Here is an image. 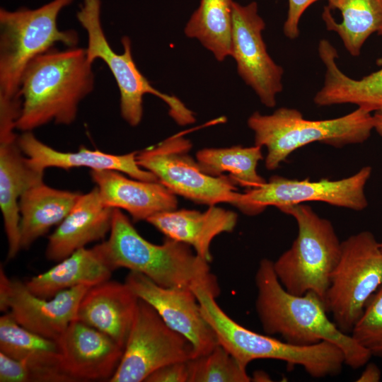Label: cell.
<instances>
[{"instance_id":"cell-38","label":"cell","mask_w":382,"mask_h":382,"mask_svg":"<svg viewBox=\"0 0 382 382\" xmlns=\"http://www.w3.org/2000/svg\"><path fill=\"white\" fill-rule=\"evenodd\" d=\"M380 247H381V249L382 250V241L380 243Z\"/></svg>"},{"instance_id":"cell-12","label":"cell","mask_w":382,"mask_h":382,"mask_svg":"<svg viewBox=\"0 0 382 382\" xmlns=\"http://www.w3.org/2000/svg\"><path fill=\"white\" fill-rule=\"evenodd\" d=\"M371 171L370 166H365L351 176L336 180L311 181L274 175L260 187L242 193L239 210L247 215H255L267 206L278 209L286 205L318 201L361 211L368 205L364 188Z\"/></svg>"},{"instance_id":"cell-3","label":"cell","mask_w":382,"mask_h":382,"mask_svg":"<svg viewBox=\"0 0 382 382\" xmlns=\"http://www.w3.org/2000/svg\"><path fill=\"white\" fill-rule=\"evenodd\" d=\"M115 270L141 273L163 287L204 286L220 294L217 279L207 261L191 246L166 238L161 245L143 238L121 209H113L110 236L103 241Z\"/></svg>"},{"instance_id":"cell-16","label":"cell","mask_w":382,"mask_h":382,"mask_svg":"<svg viewBox=\"0 0 382 382\" xmlns=\"http://www.w3.org/2000/svg\"><path fill=\"white\" fill-rule=\"evenodd\" d=\"M57 342L62 368L71 381H110L124 349L108 335L76 319Z\"/></svg>"},{"instance_id":"cell-31","label":"cell","mask_w":382,"mask_h":382,"mask_svg":"<svg viewBox=\"0 0 382 382\" xmlns=\"http://www.w3.org/2000/svg\"><path fill=\"white\" fill-rule=\"evenodd\" d=\"M350 335L371 356L382 357V284L368 300Z\"/></svg>"},{"instance_id":"cell-32","label":"cell","mask_w":382,"mask_h":382,"mask_svg":"<svg viewBox=\"0 0 382 382\" xmlns=\"http://www.w3.org/2000/svg\"><path fill=\"white\" fill-rule=\"evenodd\" d=\"M1 382H33L31 369L25 362L0 352Z\"/></svg>"},{"instance_id":"cell-35","label":"cell","mask_w":382,"mask_h":382,"mask_svg":"<svg viewBox=\"0 0 382 382\" xmlns=\"http://www.w3.org/2000/svg\"><path fill=\"white\" fill-rule=\"evenodd\" d=\"M381 376L379 368L374 364H368L357 378L358 382H378Z\"/></svg>"},{"instance_id":"cell-30","label":"cell","mask_w":382,"mask_h":382,"mask_svg":"<svg viewBox=\"0 0 382 382\" xmlns=\"http://www.w3.org/2000/svg\"><path fill=\"white\" fill-rule=\"evenodd\" d=\"M188 382H250L246 369L221 345L187 361Z\"/></svg>"},{"instance_id":"cell-34","label":"cell","mask_w":382,"mask_h":382,"mask_svg":"<svg viewBox=\"0 0 382 382\" xmlns=\"http://www.w3.org/2000/svg\"><path fill=\"white\" fill-rule=\"evenodd\" d=\"M318 0H289L287 16L283 26L286 37L294 40L299 35V21L304 11Z\"/></svg>"},{"instance_id":"cell-25","label":"cell","mask_w":382,"mask_h":382,"mask_svg":"<svg viewBox=\"0 0 382 382\" xmlns=\"http://www.w3.org/2000/svg\"><path fill=\"white\" fill-rule=\"evenodd\" d=\"M318 54L325 74L323 87L313 98L316 105L350 103L370 112L382 110V69L361 79H354L337 65V52L328 40L320 41Z\"/></svg>"},{"instance_id":"cell-27","label":"cell","mask_w":382,"mask_h":382,"mask_svg":"<svg viewBox=\"0 0 382 382\" xmlns=\"http://www.w3.org/2000/svg\"><path fill=\"white\" fill-rule=\"evenodd\" d=\"M322 18L335 32L348 52L359 56L373 33L382 35V0H328Z\"/></svg>"},{"instance_id":"cell-18","label":"cell","mask_w":382,"mask_h":382,"mask_svg":"<svg viewBox=\"0 0 382 382\" xmlns=\"http://www.w3.org/2000/svg\"><path fill=\"white\" fill-rule=\"evenodd\" d=\"M139 299L125 282L109 279L86 291L79 305L76 320L105 333L124 348Z\"/></svg>"},{"instance_id":"cell-10","label":"cell","mask_w":382,"mask_h":382,"mask_svg":"<svg viewBox=\"0 0 382 382\" xmlns=\"http://www.w3.org/2000/svg\"><path fill=\"white\" fill-rule=\"evenodd\" d=\"M183 132L155 146L137 151V161L144 169L151 172L158 181L175 195L195 203L216 205L228 203L240 207L242 193L226 175L212 176L204 173L189 152L190 140Z\"/></svg>"},{"instance_id":"cell-15","label":"cell","mask_w":382,"mask_h":382,"mask_svg":"<svg viewBox=\"0 0 382 382\" xmlns=\"http://www.w3.org/2000/svg\"><path fill=\"white\" fill-rule=\"evenodd\" d=\"M125 283L139 299L150 304L171 329L192 343L195 357L208 354L219 345L190 288L163 287L132 271L128 273Z\"/></svg>"},{"instance_id":"cell-17","label":"cell","mask_w":382,"mask_h":382,"mask_svg":"<svg viewBox=\"0 0 382 382\" xmlns=\"http://www.w3.org/2000/svg\"><path fill=\"white\" fill-rule=\"evenodd\" d=\"M90 174L103 202L126 211L134 221L177 208L175 195L158 181L128 178L113 170H91Z\"/></svg>"},{"instance_id":"cell-13","label":"cell","mask_w":382,"mask_h":382,"mask_svg":"<svg viewBox=\"0 0 382 382\" xmlns=\"http://www.w3.org/2000/svg\"><path fill=\"white\" fill-rule=\"evenodd\" d=\"M265 23L258 14L257 4L241 5L232 9V54L237 71L245 83L268 108L276 105V97L283 90V68L269 55L262 33Z\"/></svg>"},{"instance_id":"cell-11","label":"cell","mask_w":382,"mask_h":382,"mask_svg":"<svg viewBox=\"0 0 382 382\" xmlns=\"http://www.w3.org/2000/svg\"><path fill=\"white\" fill-rule=\"evenodd\" d=\"M195 357L192 343L139 299L119 365L109 381L141 382L158 369Z\"/></svg>"},{"instance_id":"cell-29","label":"cell","mask_w":382,"mask_h":382,"mask_svg":"<svg viewBox=\"0 0 382 382\" xmlns=\"http://www.w3.org/2000/svg\"><path fill=\"white\" fill-rule=\"evenodd\" d=\"M263 158L262 147L240 145L226 148H205L197 151L196 160L202 170L212 176H228L236 184L248 189L260 187L266 180L257 172Z\"/></svg>"},{"instance_id":"cell-28","label":"cell","mask_w":382,"mask_h":382,"mask_svg":"<svg viewBox=\"0 0 382 382\" xmlns=\"http://www.w3.org/2000/svg\"><path fill=\"white\" fill-rule=\"evenodd\" d=\"M233 0H200L185 27L187 37L197 39L222 62L232 54Z\"/></svg>"},{"instance_id":"cell-7","label":"cell","mask_w":382,"mask_h":382,"mask_svg":"<svg viewBox=\"0 0 382 382\" xmlns=\"http://www.w3.org/2000/svg\"><path fill=\"white\" fill-rule=\"evenodd\" d=\"M293 216L298 234L291 246L273 262L274 272L291 294L313 291L325 301L331 274L341 253V243L332 223L308 205L290 204L278 208Z\"/></svg>"},{"instance_id":"cell-19","label":"cell","mask_w":382,"mask_h":382,"mask_svg":"<svg viewBox=\"0 0 382 382\" xmlns=\"http://www.w3.org/2000/svg\"><path fill=\"white\" fill-rule=\"evenodd\" d=\"M113 208L106 206L95 187L81 194L78 201L49 236L45 251L47 260L59 262L110 232Z\"/></svg>"},{"instance_id":"cell-24","label":"cell","mask_w":382,"mask_h":382,"mask_svg":"<svg viewBox=\"0 0 382 382\" xmlns=\"http://www.w3.org/2000/svg\"><path fill=\"white\" fill-rule=\"evenodd\" d=\"M0 352L27 364L35 382L71 381L62 368L58 342L23 327L10 312L0 318Z\"/></svg>"},{"instance_id":"cell-20","label":"cell","mask_w":382,"mask_h":382,"mask_svg":"<svg viewBox=\"0 0 382 382\" xmlns=\"http://www.w3.org/2000/svg\"><path fill=\"white\" fill-rule=\"evenodd\" d=\"M18 144L30 163L42 172L52 167L65 170L86 167L91 170H117L140 180L158 181L155 175L138 164L137 151L115 155L81 146L75 152H63L40 141L31 132L18 136Z\"/></svg>"},{"instance_id":"cell-36","label":"cell","mask_w":382,"mask_h":382,"mask_svg":"<svg viewBox=\"0 0 382 382\" xmlns=\"http://www.w3.org/2000/svg\"><path fill=\"white\" fill-rule=\"evenodd\" d=\"M373 117L374 129L382 137V110L376 111Z\"/></svg>"},{"instance_id":"cell-5","label":"cell","mask_w":382,"mask_h":382,"mask_svg":"<svg viewBox=\"0 0 382 382\" xmlns=\"http://www.w3.org/2000/svg\"><path fill=\"white\" fill-rule=\"evenodd\" d=\"M247 123L254 132L255 144L267 149L265 164L270 170L308 144L318 141L335 147L360 144L374 129L373 115L359 108L340 117L310 120L298 110L283 107L271 115L255 112Z\"/></svg>"},{"instance_id":"cell-14","label":"cell","mask_w":382,"mask_h":382,"mask_svg":"<svg viewBox=\"0 0 382 382\" xmlns=\"http://www.w3.org/2000/svg\"><path fill=\"white\" fill-rule=\"evenodd\" d=\"M90 287L78 286L42 298L32 293L25 283L10 279L1 266L0 310L9 311L23 327L58 341L76 319L80 301Z\"/></svg>"},{"instance_id":"cell-4","label":"cell","mask_w":382,"mask_h":382,"mask_svg":"<svg viewBox=\"0 0 382 382\" xmlns=\"http://www.w3.org/2000/svg\"><path fill=\"white\" fill-rule=\"evenodd\" d=\"M205 320L213 328L219 345L246 369L256 359H275L301 366L313 378L340 374L345 363L342 350L322 341L309 346H296L269 335L252 331L233 320L218 305L217 296L204 286L191 289Z\"/></svg>"},{"instance_id":"cell-23","label":"cell","mask_w":382,"mask_h":382,"mask_svg":"<svg viewBox=\"0 0 382 382\" xmlns=\"http://www.w3.org/2000/svg\"><path fill=\"white\" fill-rule=\"evenodd\" d=\"M114 270L102 242L76 250L50 270L31 277L25 285L34 294L51 298L73 287L92 286L109 280Z\"/></svg>"},{"instance_id":"cell-33","label":"cell","mask_w":382,"mask_h":382,"mask_svg":"<svg viewBox=\"0 0 382 382\" xmlns=\"http://www.w3.org/2000/svg\"><path fill=\"white\" fill-rule=\"evenodd\" d=\"M187 361L165 365L150 374L144 382H188Z\"/></svg>"},{"instance_id":"cell-1","label":"cell","mask_w":382,"mask_h":382,"mask_svg":"<svg viewBox=\"0 0 382 382\" xmlns=\"http://www.w3.org/2000/svg\"><path fill=\"white\" fill-rule=\"evenodd\" d=\"M255 283V311L267 335H279L282 340L296 346L327 341L342 350L345 363L350 368L357 369L367 364L371 353L329 319L324 300L313 291L303 295L287 291L274 272L273 261L267 258L260 261Z\"/></svg>"},{"instance_id":"cell-26","label":"cell","mask_w":382,"mask_h":382,"mask_svg":"<svg viewBox=\"0 0 382 382\" xmlns=\"http://www.w3.org/2000/svg\"><path fill=\"white\" fill-rule=\"evenodd\" d=\"M79 192L35 184L19 200L21 246L29 248L52 226L60 224L81 196Z\"/></svg>"},{"instance_id":"cell-22","label":"cell","mask_w":382,"mask_h":382,"mask_svg":"<svg viewBox=\"0 0 382 382\" xmlns=\"http://www.w3.org/2000/svg\"><path fill=\"white\" fill-rule=\"evenodd\" d=\"M169 238L190 245L208 262L212 260L210 245L222 233L232 232L238 222L236 212L216 205L204 212L174 209L156 214L146 220Z\"/></svg>"},{"instance_id":"cell-2","label":"cell","mask_w":382,"mask_h":382,"mask_svg":"<svg viewBox=\"0 0 382 382\" xmlns=\"http://www.w3.org/2000/svg\"><path fill=\"white\" fill-rule=\"evenodd\" d=\"M92 64L86 49L53 47L32 59L21 80V109L16 129L31 132L50 122L70 125L80 102L94 88Z\"/></svg>"},{"instance_id":"cell-21","label":"cell","mask_w":382,"mask_h":382,"mask_svg":"<svg viewBox=\"0 0 382 382\" xmlns=\"http://www.w3.org/2000/svg\"><path fill=\"white\" fill-rule=\"evenodd\" d=\"M44 172L35 169L18 144V137L0 141V207L8 242L7 259L14 258L21 246L19 200L31 186L43 181Z\"/></svg>"},{"instance_id":"cell-8","label":"cell","mask_w":382,"mask_h":382,"mask_svg":"<svg viewBox=\"0 0 382 382\" xmlns=\"http://www.w3.org/2000/svg\"><path fill=\"white\" fill-rule=\"evenodd\" d=\"M100 0H84L76 18L87 33L86 57L93 64L97 59L103 60L111 71L120 94L122 117L136 127L143 116V97L151 94L162 100L168 107V114L181 125L195 122V113L177 97L160 92L154 88L137 67L132 54L131 40L122 38L124 51L115 52L110 45L102 28Z\"/></svg>"},{"instance_id":"cell-37","label":"cell","mask_w":382,"mask_h":382,"mask_svg":"<svg viewBox=\"0 0 382 382\" xmlns=\"http://www.w3.org/2000/svg\"><path fill=\"white\" fill-rule=\"evenodd\" d=\"M251 381H270V376L262 371H257L254 374V377L251 378Z\"/></svg>"},{"instance_id":"cell-9","label":"cell","mask_w":382,"mask_h":382,"mask_svg":"<svg viewBox=\"0 0 382 382\" xmlns=\"http://www.w3.org/2000/svg\"><path fill=\"white\" fill-rule=\"evenodd\" d=\"M382 284V250L372 233L361 231L341 243L325 303L337 328L351 333L364 307Z\"/></svg>"},{"instance_id":"cell-6","label":"cell","mask_w":382,"mask_h":382,"mask_svg":"<svg viewBox=\"0 0 382 382\" xmlns=\"http://www.w3.org/2000/svg\"><path fill=\"white\" fill-rule=\"evenodd\" d=\"M74 0H52L35 9H0V104L20 103L21 80L28 63L61 42L76 47L77 32L57 27L59 12Z\"/></svg>"}]
</instances>
